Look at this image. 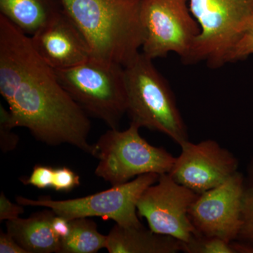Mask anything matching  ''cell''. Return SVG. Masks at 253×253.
Instances as JSON below:
<instances>
[{
    "label": "cell",
    "mask_w": 253,
    "mask_h": 253,
    "mask_svg": "<svg viewBox=\"0 0 253 253\" xmlns=\"http://www.w3.org/2000/svg\"><path fill=\"white\" fill-rule=\"evenodd\" d=\"M139 17L143 54L154 60L173 52L187 62L201 31L189 0H141Z\"/></svg>",
    "instance_id": "obj_8"
},
{
    "label": "cell",
    "mask_w": 253,
    "mask_h": 253,
    "mask_svg": "<svg viewBox=\"0 0 253 253\" xmlns=\"http://www.w3.org/2000/svg\"><path fill=\"white\" fill-rule=\"evenodd\" d=\"M24 212V206L14 204L6 198L4 192L0 194V221L17 219Z\"/></svg>",
    "instance_id": "obj_23"
},
{
    "label": "cell",
    "mask_w": 253,
    "mask_h": 253,
    "mask_svg": "<svg viewBox=\"0 0 253 253\" xmlns=\"http://www.w3.org/2000/svg\"><path fill=\"white\" fill-rule=\"evenodd\" d=\"M183 243L171 236L157 234L142 225L124 227L116 224L107 235L109 253H176Z\"/></svg>",
    "instance_id": "obj_13"
},
{
    "label": "cell",
    "mask_w": 253,
    "mask_h": 253,
    "mask_svg": "<svg viewBox=\"0 0 253 253\" xmlns=\"http://www.w3.org/2000/svg\"><path fill=\"white\" fill-rule=\"evenodd\" d=\"M54 168L50 166L36 165L28 177L21 178V181L26 185L35 186L40 189L52 188Z\"/></svg>",
    "instance_id": "obj_21"
},
{
    "label": "cell",
    "mask_w": 253,
    "mask_h": 253,
    "mask_svg": "<svg viewBox=\"0 0 253 253\" xmlns=\"http://www.w3.org/2000/svg\"><path fill=\"white\" fill-rule=\"evenodd\" d=\"M80 184L81 178L72 169L67 167L54 168L52 189L55 191L68 192Z\"/></svg>",
    "instance_id": "obj_22"
},
{
    "label": "cell",
    "mask_w": 253,
    "mask_h": 253,
    "mask_svg": "<svg viewBox=\"0 0 253 253\" xmlns=\"http://www.w3.org/2000/svg\"><path fill=\"white\" fill-rule=\"evenodd\" d=\"M186 253H253V246L241 241H228L214 236L196 235L183 244Z\"/></svg>",
    "instance_id": "obj_17"
},
{
    "label": "cell",
    "mask_w": 253,
    "mask_h": 253,
    "mask_svg": "<svg viewBox=\"0 0 253 253\" xmlns=\"http://www.w3.org/2000/svg\"><path fill=\"white\" fill-rule=\"evenodd\" d=\"M124 71L131 123L162 133L179 146L189 141L174 93L153 60L140 52Z\"/></svg>",
    "instance_id": "obj_3"
},
{
    "label": "cell",
    "mask_w": 253,
    "mask_h": 253,
    "mask_svg": "<svg viewBox=\"0 0 253 253\" xmlns=\"http://www.w3.org/2000/svg\"><path fill=\"white\" fill-rule=\"evenodd\" d=\"M70 221L71 233L61 241L58 253H95L106 249L107 236L98 231L94 221L81 217Z\"/></svg>",
    "instance_id": "obj_16"
},
{
    "label": "cell",
    "mask_w": 253,
    "mask_h": 253,
    "mask_svg": "<svg viewBox=\"0 0 253 253\" xmlns=\"http://www.w3.org/2000/svg\"><path fill=\"white\" fill-rule=\"evenodd\" d=\"M64 12L81 32L91 58L123 67L140 53L141 0H61Z\"/></svg>",
    "instance_id": "obj_2"
},
{
    "label": "cell",
    "mask_w": 253,
    "mask_h": 253,
    "mask_svg": "<svg viewBox=\"0 0 253 253\" xmlns=\"http://www.w3.org/2000/svg\"><path fill=\"white\" fill-rule=\"evenodd\" d=\"M169 175L176 182L201 194L214 189L238 172L239 161L217 141H186L181 145Z\"/></svg>",
    "instance_id": "obj_11"
},
{
    "label": "cell",
    "mask_w": 253,
    "mask_h": 253,
    "mask_svg": "<svg viewBox=\"0 0 253 253\" xmlns=\"http://www.w3.org/2000/svg\"><path fill=\"white\" fill-rule=\"evenodd\" d=\"M241 220L237 241L253 247V184L245 189Z\"/></svg>",
    "instance_id": "obj_18"
},
{
    "label": "cell",
    "mask_w": 253,
    "mask_h": 253,
    "mask_svg": "<svg viewBox=\"0 0 253 253\" xmlns=\"http://www.w3.org/2000/svg\"><path fill=\"white\" fill-rule=\"evenodd\" d=\"M160 174L148 173L136 176L132 180L112 186L111 189L85 197L68 200L42 197L31 199L16 197V202L23 206L44 207L51 209L57 215L68 220L76 218L99 217L112 219L124 227L142 225L137 213L138 201L149 186L158 180Z\"/></svg>",
    "instance_id": "obj_7"
},
{
    "label": "cell",
    "mask_w": 253,
    "mask_h": 253,
    "mask_svg": "<svg viewBox=\"0 0 253 253\" xmlns=\"http://www.w3.org/2000/svg\"><path fill=\"white\" fill-rule=\"evenodd\" d=\"M0 94L16 127L37 140L72 145L94 156L88 115L63 88L56 72L37 54L30 36L0 14Z\"/></svg>",
    "instance_id": "obj_1"
},
{
    "label": "cell",
    "mask_w": 253,
    "mask_h": 253,
    "mask_svg": "<svg viewBox=\"0 0 253 253\" xmlns=\"http://www.w3.org/2000/svg\"><path fill=\"white\" fill-rule=\"evenodd\" d=\"M253 54V16L226 56V63L241 61Z\"/></svg>",
    "instance_id": "obj_20"
},
{
    "label": "cell",
    "mask_w": 253,
    "mask_h": 253,
    "mask_svg": "<svg viewBox=\"0 0 253 253\" xmlns=\"http://www.w3.org/2000/svg\"><path fill=\"white\" fill-rule=\"evenodd\" d=\"M0 253H28L9 233L0 232Z\"/></svg>",
    "instance_id": "obj_24"
},
{
    "label": "cell",
    "mask_w": 253,
    "mask_h": 253,
    "mask_svg": "<svg viewBox=\"0 0 253 253\" xmlns=\"http://www.w3.org/2000/svg\"><path fill=\"white\" fill-rule=\"evenodd\" d=\"M245 189L244 176L238 171L220 185L199 195L189 212L199 235L237 241Z\"/></svg>",
    "instance_id": "obj_10"
},
{
    "label": "cell",
    "mask_w": 253,
    "mask_h": 253,
    "mask_svg": "<svg viewBox=\"0 0 253 253\" xmlns=\"http://www.w3.org/2000/svg\"><path fill=\"white\" fill-rule=\"evenodd\" d=\"M15 127L9 110L0 104V149L4 154L16 149L19 142V136L12 131Z\"/></svg>",
    "instance_id": "obj_19"
},
{
    "label": "cell",
    "mask_w": 253,
    "mask_h": 253,
    "mask_svg": "<svg viewBox=\"0 0 253 253\" xmlns=\"http://www.w3.org/2000/svg\"><path fill=\"white\" fill-rule=\"evenodd\" d=\"M30 39L37 54L54 70L73 68L91 58L84 36L63 9Z\"/></svg>",
    "instance_id": "obj_12"
},
{
    "label": "cell",
    "mask_w": 253,
    "mask_h": 253,
    "mask_svg": "<svg viewBox=\"0 0 253 253\" xmlns=\"http://www.w3.org/2000/svg\"><path fill=\"white\" fill-rule=\"evenodd\" d=\"M55 215L48 208L26 219L18 217L6 221L7 232L28 253H58L61 241L51 226Z\"/></svg>",
    "instance_id": "obj_14"
},
{
    "label": "cell",
    "mask_w": 253,
    "mask_h": 253,
    "mask_svg": "<svg viewBox=\"0 0 253 253\" xmlns=\"http://www.w3.org/2000/svg\"><path fill=\"white\" fill-rule=\"evenodd\" d=\"M199 195L176 182L169 173L160 174L158 180L145 190L138 201V215L146 219L151 231L184 244L199 235L189 215Z\"/></svg>",
    "instance_id": "obj_9"
},
{
    "label": "cell",
    "mask_w": 253,
    "mask_h": 253,
    "mask_svg": "<svg viewBox=\"0 0 253 253\" xmlns=\"http://www.w3.org/2000/svg\"><path fill=\"white\" fill-rule=\"evenodd\" d=\"M51 226L55 235L57 236L58 239L61 241L66 239L71 233V221L66 218L57 214L53 218Z\"/></svg>",
    "instance_id": "obj_25"
},
{
    "label": "cell",
    "mask_w": 253,
    "mask_h": 253,
    "mask_svg": "<svg viewBox=\"0 0 253 253\" xmlns=\"http://www.w3.org/2000/svg\"><path fill=\"white\" fill-rule=\"evenodd\" d=\"M54 71L63 88L88 116L118 129L126 113L123 66L90 58L74 67Z\"/></svg>",
    "instance_id": "obj_4"
},
{
    "label": "cell",
    "mask_w": 253,
    "mask_h": 253,
    "mask_svg": "<svg viewBox=\"0 0 253 253\" xmlns=\"http://www.w3.org/2000/svg\"><path fill=\"white\" fill-rule=\"evenodd\" d=\"M189 6L201 31L186 63L223 66L253 16V0H189Z\"/></svg>",
    "instance_id": "obj_6"
},
{
    "label": "cell",
    "mask_w": 253,
    "mask_h": 253,
    "mask_svg": "<svg viewBox=\"0 0 253 253\" xmlns=\"http://www.w3.org/2000/svg\"><path fill=\"white\" fill-rule=\"evenodd\" d=\"M62 11L61 0H0V14L28 36Z\"/></svg>",
    "instance_id": "obj_15"
},
{
    "label": "cell",
    "mask_w": 253,
    "mask_h": 253,
    "mask_svg": "<svg viewBox=\"0 0 253 253\" xmlns=\"http://www.w3.org/2000/svg\"><path fill=\"white\" fill-rule=\"evenodd\" d=\"M139 129L130 123L125 130L110 128L100 136L94 154L99 160L95 169L98 177L117 186L148 173L170 172L176 158L163 148L150 144Z\"/></svg>",
    "instance_id": "obj_5"
}]
</instances>
